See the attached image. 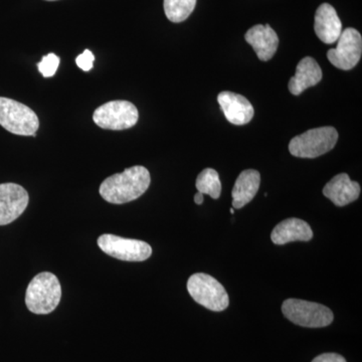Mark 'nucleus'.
<instances>
[{
  "label": "nucleus",
  "instance_id": "nucleus-23",
  "mask_svg": "<svg viewBox=\"0 0 362 362\" xmlns=\"http://www.w3.org/2000/svg\"><path fill=\"white\" fill-rule=\"evenodd\" d=\"M194 202L197 204H202L204 202V194H201V192H197L194 195Z\"/></svg>",
  "mask_w": 362,
  "mask_h": 362
},
{
  "label": "nucleus",
  "instance_id": "nucleus-14",
  "mask_svg": "<svg viewBox=\"0 0 362 362\" xmlns=\"http://www.w3.org/2000/svg\"><path fill=\"white\" fill-rule=\"evenodd\" d=\"M324 197L337 206H345L356 202L361 195V185L350 180L346 173L334 176L323 188Z\"/></svg>",
  "mask_w": 362,
  "mask_h": 362
},
{
  "label": "nucleus",
  "instance_id": "nucleus-12",
  "mask_svg": "<svg viewBox=\"0 0 362 362\" xmlns=\"http://www.w3.org/2000/svg\"><path fill=\"white\" fill-rule=\"evenodd\" d=\"M314 30L318 39L324 44H334L342 33V23L329 4H323L317 8Z\"/></svg>",
  "mask_w": 362,
  "mask_h": 362
},
{
  "label": "nucleus",
  "instance_id": "nucleus-7",
  "mask_svg": "<svg viewBox=\"0 0 362 362\" xmlns=\"http://www.w3.org/2000/svg\"><path fill=\"white\" fill-rule=\"evenodd\" d=\"M139 118L135 105L128 101H111L97 108L93 120L102 129L125 130L132 128Z\"/></svg>",
  "mask_w": 362,
  "mask_h": 362
},
{
  "label": "nucleus",
  "instance_id": "nucleus-19",
  "mask_svg": "<svg viewBox=\"0 0 362 362\" xmlns=\"http://www.w3.org/2000/svg\"><path fill=\"white\" fill-rule=\"evenodd\" d=\"M197 0H164V11L169 21L182 23L194 11Z\"/></svg>",
  "mask_w": 362,
  "mask_h": 362
},
{
  "label": "nucleus",
  "instance_id": "nucleus-6",
  "mask_svg": "<svg viewBox=\"0 0 362 362\" xmlns=\"http://www.w3.org/2000/svg\"><path fill=\"white\" fill-rule=\"evenodd\" d=\"M282 312L288 320L302 327H326L334 319L328 307L305 300H286L282 305Z\"/></svg>",
  "mask_w": 362,
  "mask_h": 362
},
{
  "label": "nucleus",
  "instance_id": "nucleus-5",
  "mask_svg": "<svg viewBox=\"0 0 362 362\" xmlns=\"http://www.w3.org/2000/svg\"><path fill=\"white\" fill-rule=\"evenodd\" d=\"M187 290L197 303L211 311H223L230 303L225 287L207 274H194L188 279Z\"/></svg>",
  "mask_w": 362,
  "mask_h": 362
},
{
  "label": "nucleus",
  "instance_id": "nucleus-24",
  "mask_svg": "<svg viewBox=\"0 0 362 362\" xmlns=\"http://www.w3.org/2000/svg\"><path fill=\"white\" fill-rule=\"evenodd\" d=\"M230 214H235V211H233V209H230Z\"/></svg>",
  "mask_w": 362,
  "mask_h": 362
},
{
  "label": "nucleus",
  "instance_id": "nucleus-4",
  "mask_svg": "<svg viewBox=\"0 0 362 362\" xmlns=\"http://www.w3.org/2000/svg\"><path fill=\"white\" fill-rule=\"evenodd\" d=\"M0 125L8 132L21 136H35L39 117L25 104L0 97Z\"/></svg>",
  "mask_w": 362,
  "mask_h": 362
},
{
  "label": "nucleus",
  "instance_id": "nucleus-10",
  "mask_svg": "<svg viewBox=\"0 0 362 362\" xmlns=\"http://www.w3.org/2000/svg\"><path fill=\"white\" fill-rule=\"evenodd\" d=\"M28 192L16 183L0 185V226H6L18 218L28 207Z\"/></svg>",
  "mask_w": 362,
  "mask_h": 362
},
{
  "label": "nucleus",
  "instance_id": "nucleus-20",
  "mask_svg": "<svg viewBox=\"0 0 362 362\" xmlns=\"http://www.w3.org/2000/svg\"><path fill=\"white\" fill-rule=\"evenodd\" d=\"M59 66V58L57 54H49L37 64L39 71L45 78H51L57 73Z\"/></svg>",
  "mask_w": 362,
  "mask_h": 362
},
{
  "label": "nucleus",
  "instance_id": "nucleus-22",
  "mask_svg": "<svg viewBox=\"0 0 362 362\" xmlns=\"http://www.w3.org/2000/svg\"><path fill=\"white\" fill-rule=\"evenodd\" d=\"M312 362H346L344 357L337 354H324L317 356Z\"/></svg>",
  "mask_w": 362,
  "mask_h": 362
},
{
  "label": "nucleus",
  "instance_id": "nucleus-8",
  "mask_svg": "<svg viewBox=\"0 0 362 362\" xmlns=\"http://www.w3.org/2000/svg\"><path fill=\"white\" fill-rule=\"evenodd\" d=\"M98 246L113 258L127 262H142L149 259L152 249L143 240L126 239L118 235L105 233L98 239Z\"/></svg>",
  "mask_w": 362,
  "mask_h": 362
},
{
  "label": "nucleus",
  "instance_id": "nucleus-13",
  "mask_svg": "<svg viewBox=\"0 0 362 362\" xmlns=\"http://www.w3.org/2000/svg\"><path fill=\"white\" fill-rule=\"evenodd\" d=\"M245 39L262 62L270 61L277 52L279 37L270 25L252 26L247 30Z\"/></svg>",
  "mask_w": 362,
  "mask_h": 362
},
{
  "label": "nucleus",
  "instance_id": "nucleus-25",
  "mask_svg": "<svg viewBox=\"0 0 362 362\" xmlns=\"http://www.w3.org/2000/svg\"><path fill=\"white\" fill-rule=\"evenodd\" d=\"M47 1H54V0H47Z\"/></svg>",
  "mask_w": 362,
  "mask_h": 362
},
{
  "label": "nucleus",
  "instance_id": "nucleus-3",
  "mask_svg": "<svg viewBox=\"0 0 362 362\" xmlns=\"http://www.w3.org/2000/svg\"><path fill=\"white\" fill-rule=\"evenodd\" d=\"M337 140L338 132L334 127L314 128L293 138L289 151L299 158H316L334 148Z\"/></svg>",
  "mask_w": 362,
  "mask_h": 362
},
{
  "label": "nucleus",
  "instance_id": "nucleus-16",
  "mask_svg": "<svg viewBox=\"0 0 362 362\" xmlns=\"http://www.w3.org/2000/svg\"><path fill=\"white\" fill-rule=\"evenodd\" d=\"M322 76V70L315 59L311 57L302 59L298 64L296 74L288 86L290 93L294 96H299L305 90L320 83Z\"/></svg>",
  "mask_w": 362,
  "mask_h": 362
},
{
  "label": "nucleus",
  "instance_id": "nucleus-17",
  "mask_svg": "<svg viewBox=\"0 0 362 362\" xmlns=\"http://www.w3.org/2000/svg\"><path fill=\"white\" fill-rule=\"evenodd\" d=\"M261 185V175L255 169L243 171L233 188V209H240L252 201Z\"/></svg>",
  "mask_w": 362,
  "mask_h": 362
},
{
  "label": "nucleus",
  "instance_id": "nucleus-21",
  "mask_svg": "<svg viewBox=\"0 0 362 362\" xmlns=\"http://www.w3.org/2000/svg\"><path fill=\"white\" fill-rule=\"evenodd\" d=\"M95 57L93 54V52L89 51V49H86L82 54L78 57L77 59H76V63H77V66L81 70L85 71H89L93 69V63H94Z\"/></svg>",
  "mask_w": 362,
  "mask_h": 362
},
{
  "label": "nucleus",
  "instance_id": "nucleus-11",
  "mask_svg": "<svg viewBox=\"0 0 362 362\" xmlns=\"http://www.w3.org/2000/svg\"><path fill=\"white\" fill-rule=\"evenodd\" d=\"M218 102L226 120L233 125H246L255 115L254 107L249 100L237 93L221 92L218 94Z\"/></svg>",
  "mask_w": 362,
  "mask_h": 362
},
{
  "label": "nucleus",
  "instance_id": "nucleus-1",
  "mask_svg": "<svg viewBox=\"0 0 362 362\" xmlns=\"http://www.w3.org/2000/svg\"><path fill=\"white\" fill-rule=\"evenodd\" d=\"M151 177L143 166H133L106 178L100 187V194L110 204H123L135 201L148 189Z\"/></svg>",
  "mask_w": 362,
  "mask_h": 362
},
{
  "label": "nucleus",
  "instance_id": "nucleus-9",
  "mask_svg": "<svg viewBox=\"0 0 362 362\" xmlns=\"http://www.w3.org/2000/svg\"><path fill=\"white\" fill-rule=\"evenodd\" d=\"M361 35L356 28H349L340 35L337 47L328 51L327 58L335 68L349 71L361 61Z\"/></svg>",
  "mask_w": 362,
  "mask_h": 362
},
{
  "label": "nucleus",
  "instance_id": "nucleus-15",
  "mask_svg": "<svg viewBox=\"0 0 362 362\" xmlns=\"http://www.w3.org/2000/svg\"><path fill=\"white\" fill-rule=\"evenodd\" d=\"M313 238L310 226L303 220L291 218L281 221L274 228L271 240L275 245H286L288 243L308 242Z\"/></svg>",
  "mask_w": 362,
  "mask_h": 362
},
{
  "label": "nucleus",
  "instance_id": "nucleus-2",
  "mask_svg": "<svg viewBox=\"0 0 362 362\" xmlns=\"http://www.w3.org/2000/svg\"><path fill=\"white\" fill-rule=\"evenodd\" d=\"M61 298L62 287L59 279L49 272H42L28 284L25 304L33 313L45 315L58 307Z\"/></svg>",
  "mask_w": 362,
  "mask_h": 362
},
{
  "label": "nucleus",
  "instance_id": "nucleus-18",
  "mask_svg": "<svg viewBox=\"0 0 362 362\" xmlns=\"http://www.w3.org/2000/svg\"><path fill=\"white\" fill-rule=\"evenodd\" d=\"M195 187L202 194H209L211 199H218L221 194V182L218 171L206 168L199 173Z\"/></svg>",
  "mask_w": 362,
  "mask_h": 362
}]
</instances>
